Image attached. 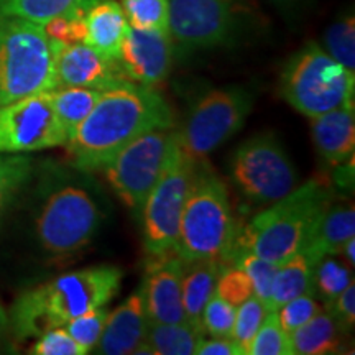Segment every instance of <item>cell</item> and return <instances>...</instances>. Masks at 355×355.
Instances as JSON below:
<instances>
[{
    "label": "cell",
    "instance_id": "obj_1",
    "mask_svg": "<svg viewBox=\"0 0 355 355\" xmlns=\"http://www.w3.org/2000/svg\"><path fill=\"white\" fill-rule=\"evenodd\" d=\"M173 127L175 112L165 96L127 79L101 92L94 109L64 146L74 170L96 173L137 137Z\"/></svg>",
    "mask_w": 355,
    "mask_h": 355
},
{
    "label": "cell",
    "instance_id": "obj_2",
    "mask_svg": "<svg viewBox=\"0 0 355 355\" xmlns=\"http://www.w3.org/2000/svg\"><path fill=\"white\" fill-rule=\"evenodd\" d=\"M122 278L119 266L96 265L30 288L15 300L8 314L13 334L19 339L40 337L87 311L107 306L121 291Z\"/></svg>",
    "mask_w": 355,
    "mask_h": 355
},
{
    "label": "cell",
    "instance_id": "obj_3",
    "mask_svg": "<svg viewBox=\"0 0 355 355\" xmlns=\"http://www.w3.org/2000/svg\"><path fill=\"white\" fill-rule=\"evenodd\" d=\"M332 201V191L316 180L298 186L257 214L242 232L239 230L232 252L248 250L277 265L283 263L308 245Z\"/></svg>",
    "mask_w": 355,
    "mask_h": 355
},
{
    "label": "cell",
    "instance_id": "obj_4",
    "mask_svg": "<svg viewBox=\"0 0 355 355\" xmlns=\"http://www.w3.org/2000/svg\"><path fill=\"white\" fill-rule=\"evenodd\" d=\"M227 184L199 159L181 214L175 252L181 260H219L227 265L237 239Z\"/></svg>",
    "mask_w": 355,
    "mask_h": 355
},
{
    "label": "cell",
    "instance_id": "obj_5",
    "mask_svg": "<svg viewBox=\"0 0 355 355\" xmlns=\"http://www.w3.org/2000/svg\"><path fill=\"white\" fill-rule=\"evenodd\" d=\"M40 201L35 235L53 257H68L87 247L105 219L99 188L84 178L56 176Z\"/></svg>",
    "mask_w": 355,
    "mask_h": 355
},
{
    "label": "cell",
    "instance_id": "obj_6",
    "mask_svg": "<svg viewBox=\"0 0 355 355\" xmlns=\"http://www.w3.org/2000/svg\"><path fill=\"white\" fill-rule=\"evenodd\" d=\"M55 87V48L43 26L0 12V105Z\"/></svg>",
    "mask_w": 355,
    "mask_h": 355
},
{
    "label": "cell",
    "instance_id": "obj_7",
    "mask_svg": "<svg viewBox=\"0 0 355 355\" xmlns=\"http://www.w3.org/2000/svg\"><path fill=\"white\" fill-rule=\"evenodd\" d=\"M354 92L355 73L314 42L296 51L279 76V94L309 119L354 104Z\"/></svg>",
    "mask_w": 355,
    "mask_h": 355
},
{
    "label": "cell",
    "instance_id": "obj_8",
    "mask_svg": "<svg viewBox=\"0 0 355 355\" xmlns=\"http://www.w3.org/2000/svg\"><path fill=\"white\" fill-rule=\"evenodd\" d=\"M198 163L199 159L191 157L176 139L166 165L140 212L144 247L148 255H163L175 250L181 214Z\"/></svg>",
    "mask_w": 355,
    "mask_h": 355
},
{
    "label": "cell",
    "instance_id": "obj_9",
    "mask_svg": "<svg viewBox=\"0 0 355 355\" xmlns=\"http://www.w3.org/2000/svg\"><path fill=\"white\" fill-rule=\"evenodd\" d=\"M234 184L248 201L273 204L298 188L300 175L273 132H263L239 145L230 159Z\"/></svg>",
    "mask_w": 355,
    "mask_h": 355
},
{
    "label": "cell",
    "instance_id": "obj_10",
    "mask_svg": "<svg viewBox=\"0 0 355 355\" xmlns=\"http://www.w3.org/2000/svg\"><path fill=\"white\" fill-rule=\"evenodd\" d=\"M254 101L250 91L237 86L207 91L194 102L183 127L176 130L181 146L191 157L204 159L241 130Z\"/></svg>",
    "mask_w": 355,
    "mask_h": 355
},
{
    "label": "cell",
    "instance_id": "obj_11",
    "mask_svg": "<svg viewBox=\"0 0 355 355\" xmlns=\"http://www.w3.org/2000/svg\"><path fill=\"white\" fill-rule=\"evenodd\" d=\"M176 139L175 127L146 132L123 146L102 170L114 193L128 209L140 214L146 196L166 165Z\"/></svg>",
    "mask_w": 355,
    "mask_h": 355
},
{
    "label": "cell",
    "instance_id": "obj_12",
    "mask_svg": "<svg viewBox=\"0 0 355 355\" xmlns=\"http://www.w3.org/2000/svg\"><path fill=\"white\" fill-rule=\"evenodd\" d=\"M168 6L171 38L183 53L229 44L245 13L243 0H168Z\"/></svg>",
    "mask_w": 355,
    "mask_h": 355
},
{
    "label": "cell",
    "instance_id": "obj_13",
    "mask_svg": "<svg viewBox=\"0 0 355 355\" xmlns=\"http://www.w3.org/2000/svg\"><path fill=\"white\" fill-rule=\"evenodd\" d=\"M66 130L50 91L0 105V153H32L64 146Z\"/></svg>",
    "mask_w": 355,
    "mask_h": 355
},
{
    "label": "cell",
    "instance_id": "obj_14",
    "mask_svg": "<svg viewBox=\"0 0 355 355\" xmlns=\"http://www.w3.org/2000/svg\"><path fill=\"white\" fill-rule=\"evenodd\" d=\"M148 257L144 283L140 286L148 324L186 321L183 306L184 261L175 250Z\"/></svg>",
    "mask_w": 355,
    "mask_h": 355
},
{
    "label": "cell",
    "instance_id": "obj_15",
    "mask_svg": "<svg viewBox=\"0 0 355 355\" xmlns=\"http://www.w3.org/2000/svg\"><path fill=\"white\" fill-rule=\"evenodd\" d=\"M173 60L175 42L170 32L139 30L128 25L119 61L130 81L148 87L159 86L170 76Z\"/></svg>",
    "mask_w": 355,
    "mask_h": 355
},
{
    "label": "cell",
    "instance_id": "obj_16",
    "mask_svg": "<svg viewBox=\"0 0 355 355\" xmlns=\"http://www.w3.org/2000/svg\"><path fill=\"white\" fill-rule=\"evenodd\" d=\"M53 48L56 87L68 86L105 91L128 79L121 61L102 55L86 43L63 44L53 42Z\"/></svg>",
    "mask_w": 355,
    "mask_h": 355
},
{
    "label": "cell",
    "instance_id": "obj_17",
    "mask_svg": "<svg viewBox=\"0 0 355 355\" xmlns=\"http://www.w3.org/2000/svg\"><path fill=\"white\" fill-rule=\"evenodd\" d=\"M146 332L148 318L145 313L144 296L140 290H137L119 308L107 314L96 352L102 355L133 354L146 340Z\"/></svg>",
    "mask_w": 355,
    "mask_h": 355
},
{
    "label": "cell",
    "instance_id": "obj_18",
    "mask_svg": "<svg viewBox=\"0 0 355 355\" xmlns=\"http://www.w3.org/2000/svg\"><path fill=\"white\" fill-rule=\"evenodd\" d=\"M311 133L318 152L332 166L354 158L355 107L354 104L329 110L311 119Z\"/></svg>",
    "mask_w": 355,
    "mask_h": 355
},
{
    "label": "cell",
    "instance_id": "obj_19",
    "mask_svg": "<svg viewBox=\"0 0 355 355\" xmlns=\"http://www.w3.org/2000/svg\"><path fill=\"white\" fill-rule=\"evenodd\" d=\"M84 24H86L84 43L102 55L119 60L123 38L128 30V21L121 3L115 0H99L92 3L84 13Z\"/></svg>",
    "mask_w": 355,
    "mask_h": 355
},
{
    "label": "cell",
    "instance_id": "obj_20",
    "mask_svg": "<svg viewBox=\"0 0 355 355\" xmlns=\"http://www.w3.org/2000/svg\"><path fill=\"white\" fill-rule=\"evenodd\" d=\"M355 237L354 204H334L327 207L319 220L313 237L303 250L314 263L322 257L340 255V250L350 239Z\"/></svg>",
    "mask_w": 355,
    "mask_h": 355
},
{
    "label": "cell",
    "instance_id": "obj_21",
    "mask_svg": "<svg viewBox=\"0 0 355 355\" xmlns=\"http://www.w3.org/2000/svg\"><path fill=\"white\" fill-rule=\"evenodd\" d=\"M222 268L224 263L219 260H198L188 263L184 261L183 306L186 321L201 332H204L202 311L216 293L217 278Z\"/></svg>",
    "mask_w": 355,
    "mask_h": 355
},
{
    "label": "cell",
    "instance_id": "obj_22",
    "mask_svg": "<svg viewBox=\"0 0 355 355\" xmlns=\"http://www.w3.org/2000/svg\"><path fill=\"white\" fill-rule=\"evenodd\" d=\"M347 334L327 311L321 309L314 318L290 334L293 355L336 354Z\"/></svg>",
    "mask_w": 355,
    "mask_h": 355
},
{
    "label": "cell",
    "instance_id": "obj_23",
    "mask_svg": "<svg viewBox=\"0 0 355 355\" xmlns=\"http://www.w3.org/2000/svg\"><path fill=\"white\" fill-rule=\"evenodd\" d=\"M314 261L304 252H298L278 265L273 278L270 311H277L279 306L300 295H313Z\"/></svg>",
    "mask_w": 355,
    "mask_h": 355
},
{
    "label": "cell",
    "instance_id": "obj_24",
    "mask_svg": "<svg viewBox=\"0 0 355 355\" xmlns=\"http://www.w3.org/2000/svg\"><path fill=\"white\" fill-rule=\"evenodd\" d=\"M204 339L201 332L188 321L148 324L146 340L158 355H194Z\"/></svg>",
    "mask_w": 355,
    "mask_h": 355
},
{
    "label": "cell",
    "instance_id": "obj_25",
    "mask_svg": "<svg viewBox=\"0 0 355 355\" xmlns=\"http://www.w3.org/2000/svg\"><path fill=\"white\" fill-rule=\"evenodd\" d=\"M99 0H0V12L43 25L61 15L86 12Z\"/></svg>",
    "mask_w": 355,
    "mask_h": 355
},
{
    "label": "cell",
    "instance_id": "obj_26",
    "mask_svg": "<svg viewBox=\"0 0 355 355\" xmlns=\"http://www.w3.org/2000/svg\"><path fill=\"white\" fill-rule=\"evenodd\" d=\"M101 92L102 91H97V89L68 86L55 87L50 91L53 107H55V112L66 130L68 139L79 127V123L94 109Z\"/></svg>",
    "mask_w": 355,
    "mask_h": 355
},
{
    "label": "cell",
    "instance_id": "obj_27",
    "mask_svg": "<svg viewBox=\"0 0 355 355\" xmlns=\"http://www.w3.org/2000/svg\"><path fill=\"white\" fill-rule=\"evenodd\" d=\"M32 173L33 162L25 153H0V216L15 201Z\"/></svg>",
    "mask_w": 355,
    "mask_h": 355
},
{
    "label": "cell",
    "instance_id": "obj_28",
    "mask_svg": "<svg viewBox=\"0 0 355 355\" xmlns=\"http://www.w3.org/2000/svg\"><path fill=\"white\" fill-rule=\"evenodd\" d=\"M337 255L322 257L314 265L313 272V288L314 295L329 303L354 282V273L345 261L336 259Z\"/></svg>",
    "mask_w": 355,
    "mask_h": 355
},
{
    "label": "cell",
    "instance_id": "obj_29",
    "mask_svg": "<svg viewBox=\"0 0 355 355\" xmlns=\"http://www.w3.org/2000/svg\"><path fill=\"white\" fill-rule=\"evenodd\" d=\"M229 263H234V266L247 273V277L252 282V286H254V295L270 309V296H272L273 278L278 265L261 259V257L252 254L248 250L232 252Z\"/></svg>",
    "mask_w": 355,
    "mask_h": 355
},
{
    "label": "cell",
    "instance_id": "obj_30",
    "mask_svg": "<svg viewBox=\"0 0 355 355\" xmlns=\"http://www.w3.org/2000/svg\"><path fill=\"white\" fill-rule=\"evenodd\" d=\"M121 7L133 28L170 32L168 0H122Z\"/></svg>",
    "mask_w": 355,
    "mask_h": 355
},
{
    "label": "cell",
    "instance_id": "obj_31",
    "mask_svg": "<svg viewBox=\"0 0 355 355\" xmlns=\"http://www.w3.org/2000/svg\"><path fill=\"white\" fill-rule=\"evenodd\" d=\"M322 48L345 69L355 73V19L350 12L326 30Z\"/></svg>",
    "mask_w": 355,
    "mask_h": 355
},
{
    "label": "cell",
    "instance_id": "obj_32",
    "mask_svg": "<svg viewBox=\"0 0 355 355\" xmlns=\"http://www.w3.org/2000/svg\"><path fill=\"white\" fill-rule=\"evenodd\" d=\"M268 313L270 309L255 295H252L250 298L237 306L232 339L241 347L242 355H248V352H250L252 340H254L255 334L259 332Z\"/></svg>",
    "mask_w": 355,
    "mask_h": 355
},
{
    "label": "cell",
    "instance_id": "obj_33",
    "mask_svg": "<svg viewBox=\"0 0 355 355\" xmlns=\"http://www.w3.org/2000/svg\"><path fill=\"white\" fill-rule=\"evenodd\" d=\"M248 355H293L290 336L283 331L277 311L266 314L263 324L252 340Z\"/></svg>",
    "mask_w": 355,
    "mask_h": 355
},
{
    "label": "cell",
    "instance_id": "obj_34",
    "mask_svg": "<svg viewBox=\"0 0 355 355\" xmlns=\"http://www.w3.org/2000/svg\"><path fill=\"white\" fill-rule=\"evenodd\" d=\"M107 314V308L101 306V308L91 309L81 314V316L71 319L64 326V329L76 340V344L84 350V354L94 352L96 345L102 336V331H104Z\"/></svg>",
    "mask_w": 355,
    "mask_h": 355
},
{
    "label": "cell",
    "instance_id": "obj_35",
    "mask_svg": "<svg viewBox=\"0 0 355 355\" xmlns=\"http://www.w3.org/2000/svg\"><path fill=\"white\" fill-rule=\"evenodd\" d=\"M235 311H237V306L227 303L214 293L202 311L204 332L212 337H230L232 339Z\"/></svg>",
    "mask_w": 355,
    "mask_h": 355
},
{
    "label": "cell",
    "instance_id": "obj_36",
    "mask_svg": "<svg viewBox=\"0 0 355 355\" xmlns=\"http://www.w3.org/2000/svg\"><path fill=\"white\" fill-rule=\"evenodd\" d=\"M216 295L230 304L239 306L254 295V286L243 270L237 266L224 265L219 278H217Z\"/></svg>",
    "mask_w": 355,
    "mask_h": 355
},
{
    "label": "cell",
    "instance_id": "obj_37",
    "mask_svg": "<svg viewBox=\"0 0 355 355\" xmlns=\"http://www.w3.org/2000/svg\"><path fill=\"white\" fill-rule=\"evenodd\" d=\"M321 309V304L314 300L313 295H300L279 306L277 309V316L283 331L290 336L304 322H308L311 318L316 316Z\"/></svg>",
    "mask_w": 355,
    "mask_h": 355
},
{
    "label": "cell",
    "instance_id": "obj_38",
    "mask_svg": "<svg viewBox=\"0 0 355 355\" xmlns=\"http://www.w3.org/2000/svg\"><path fill=\"white\" fill-rule=\"evenodd\" d=\"M37 339L30 350L33 355H84V350L69 336L64 326L43 332Z\"/></svg>",
    "mask_w": 355,
    "mask_h": 355
},
{
    "label": "cell",
    "instance_id": "obj_39",
    "mask_svg": "<svg viewBox=\"0 0 355 355\" xmlns=\"http://www.w3.org/2000/svg\"><path fill=\"white\" fill-rule=\"evenodd\" d=\"M326 311L339 322L345 332H349L355 324V285L354 282L337 296L336 300L326 303Z\"/></svg>",
    "mask_w": 355,
    "mask_h": 355
},
{
    "label": "cell",
    "instance_id": "obj_40",
    "mask_svg": "<svg viewBox=\"0 0 355 355\" xmlns=\"http://www.w3.org/2000/svg\"><path fill=\"white\" fill-rule=\"evenodd\" d=\"M198 355H242L237 343L230 337H212L202 339L198 347Z\"/></svg>",
    "mask_w": 355,
    "mask_h": 355
},
{
    "label": "cell",
    "instance_id": "obj_41",
    "mask_svg": "<svg viewBox=\"0 0 355 355\" xmlns=\"http://www.w3.org/2000/svg\"><path fill=\"white\" fill-rule=\"evenodd\" d=\"M354 250H355V237L350 239V241L343 247V250H340V254L344 255L345 263H347L350 268H354V265H355V254H354Z\"/></svg>",
    "mask_w": 355,
    "mask_h": 355
},
{
    "label": "cell",
    "instance_id": "obj_42",
    "mask_svg": "<svg viewBox=\"0 0 355 355\" xmlns=\"http://www.w3.org/2000/svg\"><path fill=\"white\" fill-rule=\"evenodd\" d=\"M268 2H272L275 7L279 8L282 12H288V10H293V8H296L301 3V0H268Z\"/></svg>",
    "mask_w": 355,
    "mask_h": 355
},
{
    "label": "cell",
    "instance_id": "obj_43",
    "mask_svg": "<svg viewBox=\"0 0 355 355\" xmlns=\"http://www.w3.org/2000/svg\"><path fill=\"white\" fill-rule=\"evenodd\" d=\"M10 327V321H8V314L7 311L3 309L2 303H0V337L6 334V331Z\"/></svg>",
    "mask_w": 355,
    "mask_h": 355
}]
</instances>
